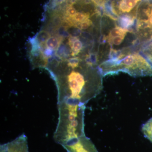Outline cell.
Listing matches in <instances>:
<instances>
[{
    "label": "cell",
    "instance_id": "cell-8",
    "mask_svg": "<svg viewBox=\"0 0 152 152\" xmlns=\"http://www.w3.org/2000/svg\"><path fill=\"white\" fill-rule=\"evenodd\" d=\"M142 50L144 56L152 66V40L143 45Z\"/></svg>",
    "mask_w": 152,
    "mask_h": 152
},
{
    "label": "cell",
    "instance_id": "cell-6",
    "mask_svg": "<svg viewBox=\"0 0 152 152\" xmlns=\"http://www.w3.org/2000/svg\"><path fill=\"white\" fill-rule=\"evenodd\" d=\"M0 152H29L27 137L23 134L13 140L1 145Z\"/></svg>",
    "mask_w": 152,
    "mask_h": 152
},
{
    "label": "cell",
    "instance_id": "cell-5",
    "mask_svg": "<svg viewBox=\"0 0 152 152\" xmlns=\"http://www.w3.org/2000/svg\"><path fill=\"white\" fill-rule=\"evenodd\" d=\"M62 146L67 152H99L91 140L85 135L71 139Z\"/></svg>",
    "mask_w": 152,
    "mask_h": 152
},
{
    "label": "cell",
    "instance_id": "cell-1",
    "mask_svg": "<svg viewBox=\"0 0 152 152\" xmlns=\"http://www.w3.org/2000/svg\"><path fill=\"white\" fill-rule=\"evenodd\" d=\"M81 63L75 68L68 66L66 72L53 77L58 89V104L69 101L85 104L102 89L103 76L99 69Z\"/></svg>",
    "mask_w": 152,
    "mask_h": 152
},
{
    "label": "cell",
    "instance_id": "cell-10",
    "mask_svg": "<svg viewBox=\"0 0 152 152\" xmlns=\"http://www.w3.org/2000/svg\"><path fill=\"white\" fill-rule=\"evenodd\" d=\"M71 48L72 49V52L71 55L72 56H75L80 53L81 51L83 50V45L82 42L79 39V38H78L74 42Z\"/></svg>",
    "mask_w": 152,
    "mask_h": 152
},
{
    "label": "cell",
    "instance_id": "cell-3",
    "mask_svg": "<svg viewBox=\"0 0 152 152\" xmlns=\"http://www.w3.org/2000/svg\"><path fill=\"white\" fill-rule=\"evenodd\" d=\"M119 72L133 76L152 75V66L142 55L135 52L129 53L111 69L110 74Z\"/></svg>",
    "mask_w": 152,
    "mask_h": 152
},
{
    "label": "cell",
    "instance_id": "cell-2",
    "mask_svg": "<svg viewBox=\"0 0 152 152\" xmlns=\"http://www.w3.org/2000/svg\"><path fill=\"white\" fill-rule=\"evenodd\" d=\"M58 104L59 118L54 140L62 145L74 138L85 135L83 104L64 102Z\"/></svg>",
    "mask_w": 152,
    "mask_h": 152
},
{
    "label": "cell",
    "instance_id": "cell-9",
    "mask_svg": "<svg viewBox=\"0 0 152 152\" xmlns=\"http://www.w3.org/2000/svg\"><path fill=\"white\" fill-rule=\"evenodd\" d=\"M61 39L56 37H50L46 42L47 48L50 49H56L59 46Z\"/></svg>",
    "mask_w": 152,
    "mask_h": 152
},
{
    "label": "cell",
    "instance_id": "cell-11",
    "mask_svg": "<svg viewBox=\"0 0 152 152\" xmlns=\"http://www.w3.org/2000/svg\"><path fill=\"white\" fill-rule=\"evenodd\" d=\"M50 37V34L48 32L42 30L38 34L37 39L41 43H44L46 42Z\"/></svg>",
    "mask_w": 152,
    "mask_h": 152
},
{
    "label": "cell",
    "instance_id": "cell-13",
    "mask_svg": "<svg viewBox=\"0 0 152 152\" xmlns=\"http://www.w3.org/2000/svg\"><path fill=\"white\" fill-rule=\"evenodd\" d=\"M53 51H52L51 49L48 48L47 50L45 51V55L48 56H50L52 55Z\"/></svg>",
    "mask_w": 152,
    "mask_h": 152
},
{
    "label": "cell",
    "instance_id": "cell-7",
    "mask_svg": "<svg viewBox=\"0 0 152 152\" xmlns=\"http://www.w3.org/2000/svg\"><path fill=\"white\" fill-rule=\"evenodd\" d=\"M142 131L144 136L152 142V118L143 125Z\"/></svg>",
    "mask_w": 152,
    "mask_h": 152
},
{
    "label": "cell",
    "instance_id": "cell-4",
    "mask_svg": "<svg viewBox=\"0 0 152 152\" xmlns=\"http://www.w3.org/2000/svg\"><path fill=\"white\" fill-rule=\"evenodd\" d=\"M135 34L142 46L152 40V0H143L136 17Z\"/></svg>",
    "mask_w": 152,
    "mask_h": 152
},
{
    "label": "cell",
    "instance_id": "cell-12",
    "mask_svg": "<svg viewBox=\"0 0 152 152\" xmlns=\"http://www.w3.org/2000/svg\"><path fill=\"white\" fill-rule=\"evenodd\" d=\"M77 12L76 9L72 6V5H69V6L66 9V17L72 18L75 15Z\"/></svg>",
    "mask_w": 152,
    "mask_h": 152
}]
</instances>
